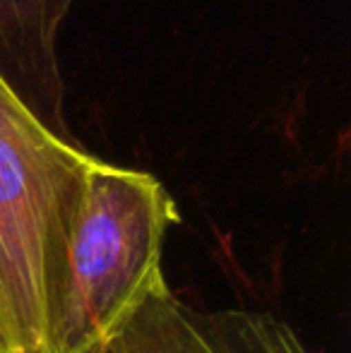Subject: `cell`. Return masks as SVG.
Wrapping results in <instances>:
<instances>
[{"instance_id": "6da1fadb", "label": "cell", "mask_w": 351, "mask_h": 353, "mask_svg": "<svg viewBox=\"0 0 351 353\" xmlns=\"http://www.w3.org/2000/svg\"><path fill=\"white\" fill-rule=\"evenodd\" d=\"M94 161L0 74V353H58L70 241Z\"/></svg>"}, {"instance_id": "7a4b0ae2", "label": "cell", "mask_w": 351, "mask_h": 353, "mask_svg": "<svg viewBox=\"0 0 351 353\" xmlns=\"http://www.w3.org/2000/svg\"><path fill=\"white\" fill-rule=\"evenodd\" d=\"M181 221L157 176L97 159L70 241L58 353H106L142 303L166 286L161 260Z\"/></svg>"}, {"instance_id": "3957f363", "label": "cell", "mask_w": 351, "mask_h": 353, "mask_svg": "<svg viewBox=\"0 0 351 353\" xmlns=\"http://www.w3.org/2000/svg\"><path fill=\"white\" fill-rule=\"evenodd\" d=\"M106 353H313L279 315L253 307L205 310L169 286L154 291Z\"/></svg>"}, {"instance_id": "277c9868", "label": "cell", "mask_w": 351, "mask_h": 353, "mask_svg": "<svg viewBox=\"0 0 351 353\" xmlns=\"http://www.w3.org/2000/svg\"><path fill=\"white\" fill-rule=\"evenodd\" d=\"M72 0H0V74L58 132L63 84L58 37Z\"/></svg>"}]
</instances>
